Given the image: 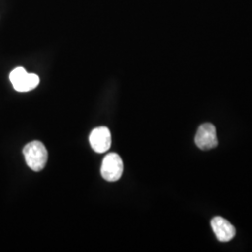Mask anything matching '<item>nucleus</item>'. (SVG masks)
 <instances>
[{
    "label": "nucleus",
    "instance_id": "2",
    "mask_svg": "<svg viewBox=\"0 0 252 252\" xmlns=\"http://www.w3.org/2000/svg\"><path fill=\"white\" fill-rule=\"evenodd\" d=\"M124 172V162L117 153H108L101 166V175L108 181L113 182L121 179Z\"/></svg>",
    "mask_w": 252,
    "mask_h": 252
},
{
    "label": "nucleus",
    "instance_id": "5",
    "mask_svg": "<svg viewBox=\"0 0 252 252\" xmlns=\"http://www.w3.org/2000/svg\"><path fill=\"white\" fill-rule=\"evenodd\" d=\"M211 227L220 242H228L232 240L235 235V228L222 217H215L211 220Z\"/></svg>",
    "mask_w": 252,
    "mask_h": 252
},
{
    "label": "nucleus",
    "instance_id": "4",
    "mask_svg": "<svg viewBox=\"0 0 252 252\" xmlns=\"http://www.w3.org/2000/svg\"><path fill=\"white\" fill-rule=\"evenodd\" d=\"M91 147L97 153H104L108 152L111 146V135L110 131L107 127H97L91 132Z\"/></svg>",
    "mask_w": 252,
    "mask_h": 252
},
{
    "label": "nucleus",
    "instance_id": "6",
    "mask_svg": "<svg viewBox=\"0 0 252 252\" xmlns=\"http://www.w3.org/2000/svg\"><path fill=\"white\" fill-rule=\"evenodd\" d=\"M39 83V78L36 74L24 73L18 80L12 82L13 88L17 92L25 93L35 89Z\"/></svg>",
    "mask_w": 252,
    "mask_h": 252
},
{
    "label": "nucleus",
    "instance_id": "1",
    "mask_svg": "<svg viewBox=\"0 0 252 252\" xmlns=\"http://www.w3.org/2000/svg\"><path fill=\"white\" fill-rule=\"evenodd\" d=\"M23 153L27 165L34 171L38 172L45 167L48 161V152L40 141H32L26 145Z\"/></svg>",
    "mask_w": 252,
    "mask_h": 252
},
{
    "label": "nucleus",
    "instance_id": "3",
    "mask_svg": "<svg viewBox=\"0 0 252 252\" xmlns=\"http://www.w3.org/2000/svg\"><path fill=\"white\" fill-rule=\"evenodd\" d=\"M195 144L203 151H208L216 148L218 139L215 126L209 123L199 126L195 135Z\"/></svg>",
    "mask_w": 252,
    "mask_h": 252
}]
</instances>
